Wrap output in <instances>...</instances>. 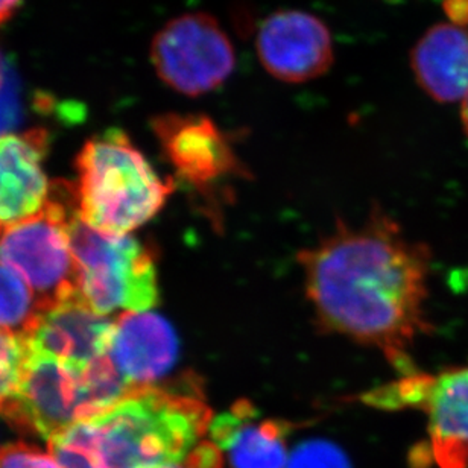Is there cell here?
Masks as SVG:
<instances>
[{
    "instance_id": "cell-21",
    "label": "cell",
    "mask_w": 468,
    "mask_h": 468,
    "mask_svg": "<svg viewBox=\"0 0 468 468\" xmlns=\"http://www.w3.org/2000/svg\"><path fill=\"white\" fill-rule=\"evenodd\" d=\"M22 0H0V25L13 17Z\"/></svg>"
},
{
    "instance_id": "cell-16",
    "label": "cell",
    "mask_w": 468,
    "mask_h": 468,
    "mask_svg": "<svg viewBox=\"0 0 468 468\" xmlns=\"http://www.w3.org/2000/svg\"><path fill=\"white\" fill-rule=\"evenodd\" d=\"M43 312L29 284L0 263V332L27 338Z\"/></svg>"
},
{
    "instance_id": "cell-22",
    "label": "cell",
    "mask_w": 468,
    "mask_h": 468,
    "mask_svg": "<svg viewBox=\"0 0 468 468\" xmlns=\"http://www.w3.org/2000/svg\"><path fill=\"white\" fill-rule=\"evenodd\" d=\"M461 121H463V126H464L465 133L468 135V95L461 102Z\"/></svg>"
},
{
    "instance_id": "cell-19",
    "label": "cell",
    "mask_w": 468,
    "mask_h": 468,
    "mask_svg": "<svg viewBox=\"0 0 468 468\" xmlns=\"http://www.w3.org/2000/svg\"><path fill=\"white\" fill-rule=\"evenodd\" d=\"M0 468H63L48 453L27 444H9L0 449Z\"/></svg>"
},
{
    "instance_id": "cell-4",
    "label": "cell",
    "mask_w": 468,
    "mask_h": 468,
    "mask_svg": "<svg viewBox=\"0 0 468 468\" xmlns=\"http://www.w3.org/2000/svg\"><path fill=\"white\" fill-rule=\"evenodd\" d=\"M78 215L107 234H126L155 217L172 192L121 130L89 140L77 158Z\"/></svg>"
},
{
    "instance_id": "cell-8",
    "label": "cell",
    "mask_w": 468,
    "mask_h": 468,
    "mask_svg": "<svg viewBox=\"0 0 468 468\" xmlns=\"http://www.w3.org/2000/svg\"><path fill=\"white\" fill-rule=\"evenodd\" d=\"M369 403L423 410L433 460L441 468H468V367L440 376L410 374L371 394Z\"/></svg>"
},
{
    "instance_id": "cell-20",
    "label": "cell",
    "mask_w": 468,
    "mask_h": 468,
    "mask_svg": "<svg viewBox=\"0 0 468 468\" xmlns=\"http://www.w3.org/2000/svg\"><path fill=\"white\" fill-rule=\"evenodd\" d=\"M442 9L451 23L468 27V0H442Z\"/></svg>"
},
{
    "instance_id": "cell-11",
    "label": "cell",
    "mask_w": 468,
    "mask_h": 468,
    "mask_svg": "<svg viewBox=\"0 0 468 468\" xmlns=\"http://www.w3.org/2000/svg\"><path fill=\"white\" fill-rule=\"evenodd\" d=\"M48 151L41 128L0 134V236L45 208L52 192L43 169Z\"/></svg>"
},
{
    "instance_id": "cell-15",
    "label": "cell",
    "mask_w": 468,
    "mask_h": 468,
    "mask_svg": "<svg viewBox=\"0 0 468 468\" xmlns=\"http://www.w3.org/2000/svg\"><path fill=\"white\" fill-rule=\"evenodd\" d=\"M251 415V406L245 403L213 420V444L229 452L233 468H286L288 424L277 420L254 424L250 421Z\"/></svg>"
},
{
    "instance_id": "cell-14",
    "label": "cell",
    "mask_w": 468,
    "mask_h": 468,
    "mask_svg": "<svg viewBox=\"0 0 468 468\" xmlns=\"http://www.w3.org/2000/svg\"><path fill=\"white\" fill-rule=\"evenodd\" d=\"M410 69L420 89L440 104L468 95V27L438 23L410 50Z\"/></svg>"
},
{
    "instance_id": "cell-17",
    "label": "cell",
    "mask_w": 468,
    "mask_h": 468,
    "mask_svg": "<svg viewBox=\"0 0 468 468\" xmlns=\"http://www.w3.org/2000/svg\"><path fill=\"white\" fill-rule=\"evenodd\" d=\"M27 341L0 332V410L17 392L27 367Z\"/></svg>"
},
{
    "instance_id": "cell-3",
    "label": "cell",
    "mask_w": 468,
    "mask_h": 468,
    "mask_svg": "<svg viewBox=\"0 0 468 468\" xmlns=\"http://www.w3.org/2000/svg\"><path fill=\"white\" fill-rule=\"evenodd\" d=\"M134 391L109 355L89 365H73L29 353L20 387L0 412L14 429L49 441L73 424L113 408Z\"/></svg>"
},
{
    "instance_id": "cell-12",
    "label": "cell",
    "mask_w": 468,
    "mask_h": 468,
    "mask_svg": "<svg viewBox=\"0 0 468 468\" xmlns=\"http://www.w3.org/2000/svg\"><path fill=\"white\" fill-rule=\"evenodd\" d=\"M113 329L114 321L96 314L77 295L46 309L23 339L29 353L89 365L109 355Z\"/></svg>"
},
{
    "instance_id": "cell-1",
    "label": "cell",
    "mask_w": 468,
    "mask_h": 468,
    "mask_svg": "<svg viewBox=\"0 0 468 468\" xmlns=\"http://www.w3.org/2000/svg\"><path fill=\"white\" fill-rule=\"evenodd\" d=\"M298 261L325 330L378 348L405 376L415 373L410 351L426 330L428 248L376 210L357 227L339 222Z\"/></svg>"
},
{
    "instance_id": "cell-6",
    "label": "cell",
    "mask_w": 468,
    "mask_h": 468,
    "mask_svg": "<svg viewBox=\"0 0 468 468\" xmlns=\"http://www.w3.org/2000/svg\"><path fill=\"white\" fill-rule=\"evenodd\" d=\"M75 187L52 185L45 208L0 236V263L17 272L46 309L77 297L78 271L69 222L77 213Z\"/></svg>"
},
{
    "instance_id": "cell-18",
    "label": "cell",
    "mask_w": 468,
    "mask_h": 468,
    "mask_svg": "<svg viewBox=\"0 0 468 468\" xmlns=\"http://www.w3.org/2000/svg\"><path fill=\"white\" fill-rule=\"evenodd\" d=\"M286 468H351L347 456L335 444L304 442L289 456Z\"/></svg>"
},
{
    "instance_id": "cell-10",
    "label": "cell",
    "mask_w": 468,
    "mask_h": 468,
    "mask_svg": "<svg viewBox=\"0 0 468 468\" xmlns=\"http://www.w3.org/2000/svg\"><path fill=\"white\" fill-rule=\"evenodd\" d=\"M151 125L176 176L195 187H210L242 172L230 139L207 114L165 113Z\"/></svg>"
},
{
    "instance_id": "cell-5",
    "label": "cell",
    "mask_w": 468,
    "mask_h": 468,
    "mask_svg": "<svg viewBox=\"0 0 468 468\" xmlns=\"http://www.w3.org/2000/svg\"><path fill=\"white\" fill-rule=\"evenodd\" d=\"M78 271V293L96 314H140L158 302L157 271L146 248L126 234H107L82 221L69 222Z\"/></svg>"
},
{
    "instance_id": "cell-9",
    "label": "cell",
    "mask_w": 468,
    "mask_h": 468,
    "mask_svg": "<svg viewBox=\"0 0 468 468\" xmlns=\"http://www.w3.org/2000/svg\"><path fill=\"white\" fill-rule=\"evenodd\" d=\"M256 49L266 72L289 84L323 77L335 59L329 27L302 9H280L268 16L257 32Z\"/></svg>"
},
{
    "instance_id": "cell-13",
    "label": "cell",
    "mask_w": 468,
    "mask_h": 468,
    "mask_svg": "<svg viewBox=\"0 0 468 468\" xmlns=\"http://www.w3.org/2000/svg\"><path fill=\"white\" fill-rule=\"evenodd\" d=\"M176 334L162 316L140 312L114 321L110 359L134 389L154 387L176 364Z\"/></svg>"
},
{
    "instance_id": "cell-23",
    "label": "cell",
    "mask_w": 468,
    "mask_h": 468,
    "mask_svg": "<svg viewBox=\"0 0 468 468\" xmlns=\"http://www.w3.org/2000/svg\"><path fill=\"white\" fill-rule=\"evenodd\" d=\"M155 468H185V467H181V465H163V467H155Z\"/></svg>"
},
{
    "instance_id": "cell-2",
    "label": "cell",
    "mask_w": 468,
    "mask_h": 468,
    "mask_svg": "<svg viewBox=\"0 0 468 468\" xmlns=\"http://www.w3.org/2000/svg\"><path fill=\"white\" fill-rule=\"evenodd\" d=\"M198 394L144 388L49 440L63 468H155L185 464L212 426Z\"/></svg>"
},
{
    "instance_id": "cell-7",
    "label": "cell",
    "mask_w": 468,
    "mask_h": 468,
    "mask_svg": "<svg viewBox=\"0 0 468 468\" xmlns=\"http://www.w3.org/2000/svg\"><path fill=\"white\" fill-rule=\"evenodd\" d=\"M151 61L167 87L195 98L217 90L231 77L236 50L212 14L187 13L155 34Z\"/></svg>"
}]
</instances>
